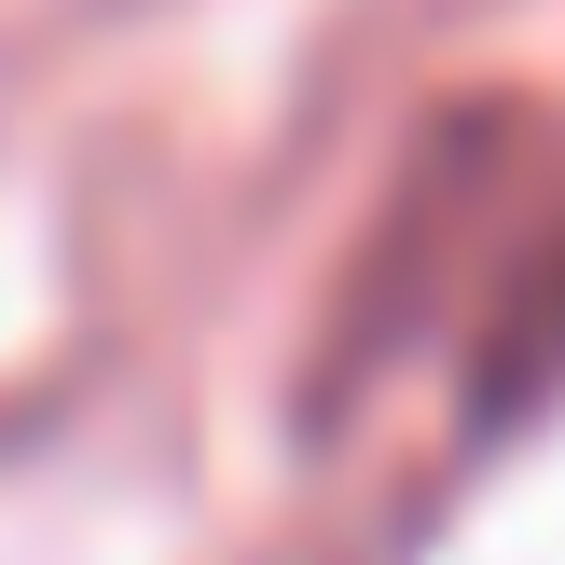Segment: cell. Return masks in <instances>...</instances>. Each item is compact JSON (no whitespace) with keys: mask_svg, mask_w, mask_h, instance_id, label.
<instances>
[{"mask_svg":"<svg viewBox=\"0 0 565 565\" xmlns=\"http://www.w3.org/2000/svg\"><path fill=\"white\" fill-rule=\"evenodd\" d=\"M552 152H565V110L524 97V83H469V97H441L428 125L401 138L386 207L359 221L345 276H331V318H318V345H303V428H331L345 401H373L401 359L469 345L511 235L539 221Z\"/></svg>","mask_w":565,"mask_h":565,"instance_id":"cell-1","label":"cell"},{"mask_svg":"<svg viewBox=\"0 0 565 565\" xmlns=\"http://www.w3.org/2000/svg\"><path fill=\"white\" fill-rule=\"evenodd\" d=\"M552 401H565V152H552L539 221L511 235V263H497L483 318H469V345H456V428H469V456H497V441H524Z\"/></svg>","mask_w":565,"mask_h":565,"instance_id":"cell-2","label":"cell"}]
</instances>
